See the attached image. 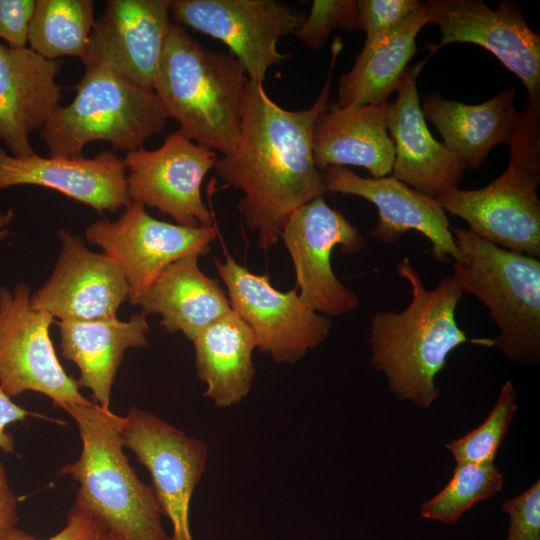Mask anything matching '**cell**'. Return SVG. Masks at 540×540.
I'll use <instances>...</instances> for the list:
<instances>
[{"label": "cell", "mask_w": 540, "mask_h": 540, "mask_svg": "<svg viewBox=\"0 0 540 540\" xmlns=\"http://www.w3.org/2000/svg\"><path fill=\"white\" fill-rule=\"evenodd\" d=\"M342 49L339 37L331 45L327 79L315 102L306 109L288 110L274 102L263 83L249 80L240 136L233 152L218 158L217 174L243 197L237 210L261 249L281 239L282 229L300 207L326 193L314 161L316 120L329 105L331 78Z\"/></svg>", "instance_id": "1"}, {"label": "cell", "mask_w": 540, "mask_h": 540, "mask_svg": "<svg viewBox=\"0 0 540 540\" xmlns=\"http://www.w3.org/2000/svg\"><path fill=\"white\" fill-rule=\"evenodd\" d=\"M399 277L411 288V301L402 311L379 310L370 321L371 364L381 372L390 392L401 401L429 409L440 396L436 376L449 355L471 340L456 320L464 292L453 275L428 289L408 258L396 265Z\"/></svg>", "instance_id": "2"}, {"label": "cell", "mask_w": 540, "mask_h": 540, "mask_svg": "<svg viewBox=\"0 0 540 540\" xmlns=\"http://www.w3.org/2000/svg\"><path fill=\"white\" fill-rule=\"evenodd\" d=\"M248 75L230 53L204 48L172 23L153 83L167 118L191 141L227 155L237 146Z\"/></svg>", "instance_id": "3"}, {"label": "cell", "mask_w": 540, "mask_h": 540, "mask_svg": "<svg viewBox=\"0 0 540 540\" xmlns=\"http://www.w3.org/2000/svg\"><path fill=\"white\" fill-rule=\"evenodd\" d=\"M76 423L79 457L59 473L78 483L75 502L117 540H170L152 486L137 476L124 453L119 415L90 405L59 406Z\"/></svg>", "instance_id": "4"}, {"label": "cell", "mask_w": 540, "mask_h": 540, "mask_svg": "<svg viewBox=\"0 0 540 540\" xmlns=\"http://www.w3.org/2000/svg\"><path fill=\"white\" fill-rule=\"evenodd\" d=\"M459 258L453 276L487 308L499 334L491 347L508 360L540 361V259L496 246L452 227Z\"/></svg>", "instance_id": "5"}, {"label": "cell", "mask_w": 540, "mask_h": 540, "mask_svg": "<svg viewBox=\"0 0 540 540\" xmlns=\"http://www.w3.org/2000/svg\"><path fill=\"white\" fill-rule=\"evenodd\" d=\"M167 117L153 90L145 89L104 64L85 66L76 95L59 106L40 129L50 156L81 158L93 141L113 151H132L161 133Z\"/></svg>", "instance_id": "6"}, {"label": "cell", "mask_w": 540, "mask_h": 540, "mask_svg": "<svg viewBox=\"0 0 540 540\" xmlns=\"http://www.w3.org/2000/svg\"><path fill=\"white\" fill-rule=\"evenodd\" d=\"M506 170L487 186L457 188L436 199L480 238L540 259V104L526 103Z\"/></svg>", "instance_id": "7"}, {"label": "cell", "mask_w": 540, "mask_h": 540, "mask_svg": "<svg viewBox=\"0 0 540 540\" xmlns=\"http://www.w3.org/2000/svg\"><path fill=\"white\" fill-rule=\"evenodd\" d=\"M231 309L252 330L257 349L276 363L293 364L329 335L331 319L308 309L296 288L280 291L226 254L214 261Z\"/></svg>", "instance_id": "8"}, {"label": "cell", "mask_w": 540, "mask_h": 540, "mask_svg": "<svg viewBox=\"0 0 540 540\" xmlns=\"http://www.w3.org/2000/svg\"><path fill=\"white\" fill-rule=\"evenodd\" d=\"M31 295L25 283L0 286V386L10 397L40 393L55 407L92 404L58 360L49 336L54 318L34 308Z\"/></svg>", "instance_id": "9"}, {"label": "cell", "mask_w": 540, "mask_h": 540, "mask_svg": "<svg viewBox=\"0 0 540 540\" xmlns=\"http://www.w3.org/2000/svg\"><path fill=\"white\" fill-rule=\"evenodd\" d=\"M119 432L122 445L150 473L151 486L171 524L170 540H193L190 505L207 466V443L136 406L119 416Z\"/></svg>", "instance_id": "10"}, {"label": "cell", "mask_w": 540, "mask_h": 540, "mask_svg": "<svg viewBox=\"0 0 540 540\" xmlns=\"http://www.w3.org/2000/svg\"><path fill=\"white\" fill-rule=\"evenodd\" d=\"M281 239L294 265L295 288L308 309L331 318L357 307L358 297L333 271L331 254L337 246L345 254L358 253L365 239L340 211L317 197L290 216Z\"/></svg>", "instance_id": "11"}, {"label": "cell", "mask_w": 540, "mask_h": 540, "mask_svg": "<svg viewBox=\"0 0 540 540\" xmlns=\"http://www.w3.org/2000/svg\"><path fill=\"white\" fill-rule=\"evenodd\" d=\"M170 14L176 24L224 43L249 80L260 83L273 65L288 60L278 42L306 17L277 0H171Z\"/></svg>", "instance_id": "12"}, {"label": "cell", "mask_w": 540, "mask_h": 540, "mask_svg": "<svg viewBox=\"0 0 540 540\" xmlns=\"http://www.w3.org/2000/svg\"><path fill=\"white\" fill-rule=\"evenodd\" d=\"M216 230L187 227L158 220L145 207L131 202L115 221L101 219L90 224L85 238L113 258L125 272L130 303L140 301L173 262L189 256L207 255Z\"/></svg>", "instance_id": "13"}, {"label": "cell", "mask_w": 540, "mask_h": 540, "mask_svg": "<svg viewBox=\"0 0 540 540\" xmlns=\"http://www.w3.org/2000/svg\"><path fill=\"white\" fill-rule=\"evenodd\" d=\"M217 159L216 152L194 143L180 130L168 134L156 149L129 151L123 160L130 200L155 208L182 226H212L201 184Z\"/></svg>", "instance_id": "14"}, {"label": "cell", "mask_w": 540, "mask_h": 540, "mask_svg": "<svg viewBox=\"0 0 540 540\" xmlns=\"http://www.w3.org/2000/svg\"><path fill=\"white\" fill-rule=\"evenodd\" d=\"M428 24L438 26L440 41L431 54L451 43H471L491 52L527 90V102L540 104V35L522 9L501 1L496 9L482 0H428Z\"/></svg>", "instance_id": "15"}, {"label": "cell", "mask_w": 540, "mask_h": 540, "mask_svg": "<svg viewBox=\"0 0 540 540\" xmlns=\"http://www.w3.org/2000/svg\"><path fill=\"white\" fill-rule=\"evenodd\" d=\"M60 254L49 279L31 295L34 308L60 321L117 317L129 297L122 267L105 253L89 250L82 239L60 229Z\"/></svg>", "instance_id": "16"}, {"label": "cell", "mask_w": 540, "mask_h": 540, "mask_svg": "<svg viewBox=\"0 0 540 540\" xmlns=\"http://www.w3.org/2000/svg\"><path fill=\"white\" fill-rule=\"evenodd\" d=\"M322 176L326 193L358 196L377 208L378 221L371 235L382 243L393 245L414 230L429 240L430 253L436 262L459 258L452 226L436 199L393 176L366 178L340 166L325 168Z\"/></svg>", "instance_id": "17"}, {"label": "cell", "mask_w": 540, "mask_h": 540, "mask_svg": "<svg viewBox=\"0 0 540 540\" xmlns=\"http://www.w3.org/2000/svg\"><path fill=\"white\" fill-rule=\"evenodd\" d=\"M171 0H109L95 20L84 66L104 64L135 84L153 90L172 24Z\"/></svg>", "instance_id": "18"}, {"label": "cell", "mask_w": 540, "mask_h": 540, "mask_svg": "<svg viewBox=\"0 0 540 540\" xmlns=\"http://www.w3.org/2000/svg\"><path fill=\"white\" fill-rule=\"evenodd\" d=\"M426 60L407 69L395 101L385 104L384 111L395 153L391 176L437 199L459 188L467 166L426 124L416 85Z\"/></svg>", "instance_id": "19"}, {"label": "cell", "mask_w": 540, "mask_h": 540, "mask_svg": "<svg viewBox=\"0 0 540 540\" xmlns=\"http://www.w3.org/2000/svg\"><path fill=\"white\" fill-rule=\"evenodd\" d=\"M124 160L112 151L93 158L14 156L0 147V191L18 185L56 190L99 213L127 207Z\"/></svg>", "instance_id": "20"}, {"label": "cell", "mask_w": 540, "mask_h": 540, "mask_svg": "<svg viewBox=\"0 0 540 540\" xmlns=\"http://www.w3.org/2000/svg\"><path fill=\"white\" fill-rule=\"evenodd\" d=\"M61 65L29 47L0 43V140L11 155L35 154L29 135L41 129L60 106L56 76Z\"/></svg>", "instance_id": "21"}, {"label": "cell", "mask_w": 540, "mask_h": 540, "mask_svg": "<svg viewBox=\"0 0 540 540\" xmlns=\"http://www.w3.org/2000/svg\"><path fill=\"white\" fill-rule=\"evenodd\" d=\"M146 316L141 312L127 321L115 317L57 322L61 355L77 365L78 386L89 389L103 410H110L112 386L126 350L149 345Z\"/></svg>", "instance_id": "22"}, {"label": "cell", "mask_w": 540, "mask_h": 540, "mask_svg": "<svg viewBox=\"0 0 540 540\" xmlns=\"http://www.w3.org/2000/svg\"><path fill=\"white\" fill-rule=\"evenodd\" d=\"M313 154L318 168L358 166L373 178L391 174L395 153L384 106L329 103L315 123Z\"/></svg>", "instance_id": "23"}, {"label": "cell", "mask_w": 540, "mask_h": 540, "mask_svg": "<svg viewBox=\"0 0 540 540\" xmlns=\"http://www.w3.org/2000/svg\"><path fill=\"white\" fill-rule=\"evenodd\" d=\"M516 85L477 105L445 99L440 93L426 97L421 109L440 132L444 144L467 168H479L490 151L513 141L522 114L515 108Z\"/></svg>", "instance_id": "24"}, {"label": "cell", "mask_w": 540, "mask_h": 540, "mask_svg": "<svg viewBox=\"0 0 540 540\" xmlns=\"http://www.w3.org/2000/svg\"><path fill=\"white\" fill-rule=\"evenodd\" d=\"M198 258L189 255L166 267L139 303L144 314L161 316L168 333L181 332L191 341L232 310L218 280L201 271Z\"/></svg>", "instance_id": "25"}, {"label": "cell", "mask_w": 540, "mask_h": 540, "mask_svg": "<svg viewBox=\"0 0 540 540\" xmlns=\"http://www.w3.org/2000/svg\"><path fill=\"white\" fill-rule=\"evenodd\" d=\"M192 342L197 377L206 385L203 396L217 408L239 404L250 393L255 377L257 344L250 327L231 310Z\"/></svg>", "instance_id": "26"}, {"label": "cell", "mask_w": 540, "mask_h": 540, "mask_svg": "<svg viewBox=\"0 0 540 540\" xmlns=\"http://www.w3.org/2000/svg\"><path fill=\"white\" fill-rule=\"evenodd\" d=\"M428 24L424 2L394 29L365 39L352 68L338 82L339 106H384L417 52L416 37Z\"/></svg>", "instance_id": "27"}, {"label": "cell", "mask_w": 540, "mask_h": 540, "mask_svg": "<svg viewBox=\"0 0 540 540\" xmlns=\"http://www.w3.org/2000/svg\"><path fill=\"white\" fill-rule=\"evenodd\" d=\"M91 0H36L29 25V48L47 59L87 56L93 29Z\"/></svg>", "instance_id": "28"}, {"label": "cell", "mask_w": 540, "mask_h": 540, "mask_svg": "<svg viewBox=\"0 0 540 540\" xmlns=\"http://www.w3.org/2000/svg\"><path fill=\"white\" fill-rule=\"evenodd\" d=\"M503 483V474L494 463L456 464L448 484L421 505V516L454 524L476 503L495 496Z\"/></svg>", "instance_id": "29"}, {"label": "cell", "mask_w": 540, "mask_h": 540, "mask_svg": "<svg viewBox=\"0 0 540 540\" xmlns=\"http://www.w3.org/2000/svg\"><path fill=\"white\" fill-rule=\"evenodd\" d=\"M517 409L516 390L513 383L507 380L501 387L493 409L482 424L445 445L456 464L494 463Z\"/></svg>", "instance_id": "30"}, {"label": "cell", "mask_w": 540, "mask_h": 540, "mask_svg": "<svg viewBox=\"0 0 540 540\" xmlns=\"http://www.w3.org/2000/svg\"><path fill=\"white\" fill-rule=\"evenodd\" d=\"M357 0H314L308 16L293 33L310 49L324 45L334 29L357 30Z\"/></svg>", "instance_id": "31"}, {"label": "cell", "mask_w": 540, "mask_h": 540, "mask_svg": "<svg viewBox=\"0 0 540 540\" xmlns=\"http://www.w3.org/2000/svg\"><path fill=\"white\" fill-rule=\"evenodd\" d=\"M419 0H357V30L366 39L382 35L402 23L422 6Z\"/></svg>", "instance_id": "32"}, {"label": "cell", "mask_w": 540, "mask_h": 540, "mask_svg": "<svg viewBox=\"0 0 540 540\" xmlns=\"http://www.w3.org/2000/svg\"><path fill=\"white\" fill-rule=\"evenodd\" d=\"M502 511L509 516L505 540H540V481L520 495L502 503Z\"/></svg>", "instance_id": "33"}, {"label": "cell", "mask_w": 540, "mask_h": 540, "mask_svg": "<svg viewBox=\"0 0 540 540\" xmlns=\"http://www.w3.org/2000/svg\"><path fill=\"white\" fill-rule=\"evenodd\" d=\"M106 531L83 507L74 503L67 514L65 526L45 540H104ZM1 540H37L16 528Z\"/></svg>", "instance_id": "34"}, {"label": "cell", "mask_w": 540, "mask_h": 540, "mask_svg": "<svg viewBox=\"0 0 540 540\" xmlns=\"http://www.w3.org/2000/svg\"><path fill=\"white\" fill-rule=\"evenodd\" d=\"M35 5L34 0H0V39L9 47H27Z\"/></svg>", "instance_id": "35"}, {"label": "cell", "mask_w": 540, "mask_h": 540, "mask_svg": "<svg viewBox=\"0 0 540 540\" xmlns=\"http://www.w3.org/2000/svg\"><path fill=\"white\" fill-rule=\"evenodd\" d=\"M29 416H37V414L13 402L0 386V449L3 452L10 454L15 451L14 438L7 432V427L15 422L24 421Z\"/></svg>", "instance_id": "36"}, {"label": "cell", "mask_w": 540, "mask_h": 540, "mask_svg": "<svg viewBox=\"0 0 540 540\" xmlns=\"http://www.w3.org/2000/svg\"><path fill=\"white\" fill-rule=\"evenodd\" d=\"M17 503L6 469L0 460V540L17 528L19 522Z\"/></svg>", "instance_id": "37"}, {"label": "cell", "mask_w": 540, "mask_h": 540, "mask_svg": "<svg viewBox=\"0 0 540 540\" xmlns=\"http://www.w3.org/2000/svg\"><path fill=\"white\" fill-rule=\"evenodd\" d=\"M13 217V208H9L7 211L0 214V240H3L8 235V226L13 220Z\"/></svg>", "instance_id": "38"}, {"label": "cell", "mask_w": 540, "mask_h": 540, "mask_svg": "<svg viewBox=\"0 0 540 540\" xmlns=\"http://www.w3.org/2000/svg\"><path fill=\"white\" fill-rule=\"evenodd\" d=\"M104 540H117V539L114 538L112 535L106 533Z\"/></svg>", "instance_id": "39"}]
</instances>
